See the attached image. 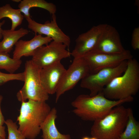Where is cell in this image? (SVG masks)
<instances>
[{
  "mask_svg": "<svg viewBox=\"0 0 139 139\" xmlns=\"http://www.w3.org/2000/svg\"><path fill=\"white\" fill-rule=\"evenodd\" d=\"M126 50L122 45L119 34L116 29L105 24L95 46L90 52L116 54L123 53Z\"/></svg>",
  "mask_w": 139,
  "mask_h": 139,
  "instance_id": "10",
  "label": "cell"
},
{
  "mask_svg": "<svg viewBox=\"0 0 139 139\" xmlns=\"http://www.w3.org/2000/svg\"><path fill=\"white\" fill-rule=\"evenodd\" d=\"M24 72L11 74L6 73L0 71V86L11 81L16 80L24 81Z\"/></svg>",
  "mask_w": 139,
  "mask_h": 139,
  "instance_id": "22",
  "label": "cell"
},
{
  "mask_svg": "<svg viewBox=\"0 0 139 139\" xmlns=\"http://www.w3.org/2000/svg\"><path fill=\"white\" fill-rule=\"evenodd\" d=\"M127 60L116 67L105 68L95 73L89 74L81 80V87L88 90L90 96L97 95L102 92L113 79L123 74L126 68Z\"/></svg>",
  "mask_w": 139,
  "mask_h": 139,
  "instance_id": "6",
  "label": "cell"
},
{
  "mask_svg": "<svg viewBox=\"0 0 139 139\" xmlns=\"http://www.w3.org/2000/svg\"><path fill=\"white\" fill-rule=\"evenodd\" d=\"M8 132V139H25V137L18 129V127L16 123L12 119H8L5 121Z\"/></svg>",
  "mask_w": 139,
  "mask_h": 139,
  "instance_id": "21",
  "label": "cell"
},
{
  "mask_svg": "<svg viewBox=\"0 0 139 139\" xmlns=\"http://www.w3.org/2000/svg\"><path fill=\"white\" fill-rule=\"evenodd\" d=\"M51 18L50 22L47 21L44 24L37 22L32 20L31 17L28 18L26 19L28 28L35 34L45 35L51 38L53 41L64 44L68 48L71 42L70 37L58 27L55 14L52 15Z\"/></svg>",
  "mask_w": 139,
  "mask_h": 139,
  "instance_id": "11",
  "label": "cell"
},
{
  "mask_svg": "<svg viewBox=\"0 0 139 139\" xmlns=\"http://www.w3.org/2000/svg\"><path fill=\"white\" fill-rule=\"evenodd\" d=\"M3 99V97L0 95V126H3L5 121L4 117L2 114L1 109V103Z\"/></svg>",
  "mask_w": 139,
  "mask_h": 139,
  "instance_id": "24",
  "label": "cell"
},
{
  "mask_svg": "<svg viewBox=\"0 0 139 139\" xmlns=\"http://www.w3.org/2000/svg\"><path fill=\"white\" fill-rule=\"evenodd\" d=\"M17 120L18 129L28 139H34L39 134L40 126L51 108L46 101L29 100L21 102Z\"/></svg>",
  "mask_w": 139,
  "mask_h": 139,
  "instance_id": "3",
  "label": "cell"
},
{
  "mask_svg": "<svg viewBox=\"0 0 139 139\" xmlns=\"http://www.w3.org/2000/svg\"><path fill=\"white\" fill-rule=\"evenodd\" d=\"M120 105L113 108L101 119L94 121L91 129L92 137L98 139H119L128 117L129 108Z\"/></svg>",
  "mask_w": 139,
  "mask_h": 139,
  "instance_id": "4",
  "label": "cell"
},
{
  "mask_svg": "<svg viewBox=\"0 0 139 139\" xmlns=\"http://www.w3.org/2000/svg\"><path fill=\"white\" fill-rule=\"evenodd\" d=\"M132 47L135 50L139 49V27L135 28L132 35L131 42Z\"/></svg>",
  "mask_w": 139,
  "mask_h": 139,
  "instance_id": "23",
  "label": "cell"
},
{
  "mask_svg": "<svg viewBox=\"0 0 139 139\" xmlns=\"http://www.w3.org/2000/svg\"><path fill=\"white\" fill-rule=\"evenodd\" d=\"M19 9L24 14L26 19L30 17L29 12L32 8L39 7L46 10L51 14H55L57 10L56 6L53 3L44 0H23L19 4Z\"/></svg>",
  "mask_w": 139,
  "mask_h": 139,
  "instance_id": "17",
  "label": "cell"
},
{
  "mask_svg": "<svg viewBox=\"0 0 139 139\" xmlns=\"http://www.w3.org/2000/svg\"><path fill=\"white\" fill-rule=\"evenodd\" d=\"M90 74L89 66L83 57L74 58L66 70L56 92V102L65 92L72 89L80 80Z\"/></svg>",
  "mask_w": 139,
  "mask_h": 139,
  "instance_id": "8",
  "label": "cell"
},
{
  "mask_svg": "<svg viewBox=\"0 0 139 139\" xmlns=\"http://www.w3.org/2000/svg\"><path fill=\"white\" fill-rule=\"evenodd\" d=\"M22 62L21 59L11 58L8 53H0V69L4 70L10 74H14Z\"/></svg>",
  "mask_w": 139,
  "mask_h": 139,
  "instance_id": "20",
  "label": "cell"
},
{
  "mask_svg": "<svg viewBox=\"0 0 139 139\" xmlns=\"http://www.w3.org/2000/svg\"><path fill=\"white\" fill-rule=\"evenodd\" d=\"M24 84L16 94L18 100L21 102L27 100L46 101L49 94L43 88L41 82V69L31 60L26 61L25 65Z\"/></svg>",
  "mask_w": 139,
  "mask_h": 139,
  "instance_id": "5",
  "label": "cell"
},
{
  "mask_svg": "<svg viewBox=\"0 0 139 139\" xmlns=\"http://www.w3.org/2000/svg\"><path fill=\"white\" fill-rule=\"evenodd\" d=\"M52 41V39L50 37L37 34L29 40H19L15 45L13 58L21 59L23 56H32L38 48L48 45Z\"/></svg>",
  "mask_w": 139,
  "mask_h": 139,
  "instance_id": "14",
  "label": "cell"
},
{
  "mask_svg": "<svg viewBox=\"0 0 139 139\" xmlns=\"http://www.w3.org/2000/svg\"><path fill=\"white\" fill-rule=\"evenodd\" d=\"M82 57L89 66L90 74H94L105 68L116 67L133 56L130 50H126L123 53L116 54L90 52Z\"/></svg>",
  "mask_w": 139,
  "mask_h": 139,
  "instance_id": "9",
  "label": "cell"
},
{
  "mask_svg": "<svg viewBox=\"0 0 139 139\" xmlns=\"http://www.w3.org/2000/svg\"><path fill=\"white\" fill-rule=\"evenodd\" d=\"M105 24L94 26L87 31L79 35L71 55L74 58L81 57L95 47L101 34Z\"/></svg>",
  "mask_w": 139,
  "mask_h": 139,
  "instance_id": "12",
  "label": "cell"
},
{
  "mask_svg": "<svg viewBox=\"0 0 139 139\" xmlns=\"http://www.w3.org/2000/svg\"><path fill=\"white\" fill-rule=\"evenodd\" d=\"M132 109L129 108L128 119L119 139H139V123L135 118Z\"/></svg>",
  "mask_w": 139,
  "mask_h": 139,
  "instance_id": "19",
  "label": "cell"
},
{
  "mask_svg": "<svg viewBox=\"0 0 139 139\" xmlns=\"http://www.w3.org/2000/svg\"><path fill=\"white\" fill-rule=\"evenodd\" d=\"M131 97L124 99L112 100L106 98L102 92L93 96L85 94L78 95L71 103L73 113L82 120L94 121L101 119L115 107L131 102Z\"/></svg>",
  "mask_w": 139,
  "mask_h": 139,
  "instance_id": "1",
  "label": "cell"
},
{
  "mask_svg": "<svg viewBox=\"0 0 139 139\" xmlns=\"http://www.w3.org/2000/svg\"><path fill=\"white\" fill-rule=\"evenodd\" d=\"M57 112L55 107L51 109L41 124L40 128L43 139H71L69 135L62 134L58 130L55 124Z\"/></svg>",
  "mask_w": 139,
  "mask_h": 139,
  "instance_id": "15",
  "label": "cell"
},
{
  "mask_svg": "<svg viewBox=\"0 0 139 139\" xmlns=\"http://www.w3.org/2000/svg\"><path fill=\"white\" fill-rule=\"evenodd\" d=\"M5 21L4 20L2 22L0 21V39H1L2 37V26L5 23Z\"/></svg>",
  "mask_w": 139,
  "mask_h": 139,
  "instance_id": "26",
  "label": "cell"
},
{
  "mask_svg": "<svg viewBox=\"0 0 139 139\" xmlns=\"http://www.w3.org/2000/svg\"><path fill=\"white\" fill-rule=\"evenodd\" d=\"M0 139H5L1 137H0Z\"/></svg>",
  "mask_w": 139,
  "mask_h": 139,
  "instance_id": "30",
  "label": "cell"
},
{
  "mask_svg": "<svg viewBox=\"0 0 139 139\" xmlns=\"http://www.w3.org/2000/svg\"><path fill=\"white\" fill-rule=\"evenodd\" d=\"M67 47L63 43L52 41L36 49L31 60L39 68H42L70 57L71 53L66 49Z\"/></svg>",
  "mask_w": 139,
  "mask_h": 139,
  "instance_id": "7",
  "label": "cell"
},
{
  "mask_svg": "<svg viewBox=\"0 0 139 139\" xmlns=\"http://www.w3.org/2000/svg\"><path fill=\"white\" fill-rule=\"evenodd\" d=\"M90 139H98L95 137H92L90 138Z\"/></svg>",
  "mask_w": 139,
  "mask_h": 139,
  "instance_id": "29",
  "label": "cell"
},
{
  "mask_svg": "<svg viewBox=\"0 0 139 139\" xmlns=\"http://www.w3.org/2000/svg\"><path fill=\"white\" fill-rule=\"evenodd\" d=\"M12 1H13V2H20L21 0H12Z\"/></svg>",
  "mask_w": 139,
  "mask_h": 139,
  "instance_id": "28",
  "label": "cell"
},
{
  "mask_svg": "<svg viewBox=\"0 0 139 139\" xmlns=\"http://www.w3.org/2000/svg\"><path fill=\"white\" fill-rule=\"evenodd\" d=\"M82 139H90V138L88 136H84Z\"/></svg>",
  "mask_w": 139,
  "mask_h": 139,
  "instance_id": "27",
  "label": "cell"
},
{
  "mask_svg": "<svg viewBox=\"0 0 139 139\" xmlns=\"http://www.w3.org/2000/svg\"><path fill=\"white\" fill-rule=\"evenodd\" d=\"M61 62L41 69L40 77L41 84L49 94L56 93L66 70Z\"/></svg>",
  "mask_w": 139,
  "mask_h": 139,
  "instance_id": "13",
  "label": "cell"
},
{
  "mask_svg": "<svg viewBox=\"0 0 139 139\" xmlns=\"http://www.w3.org/2000/svg\"><path fill=\"white\" fill-rule=\"evenodd\" d=\"M2 32L3 38L0 41V53L8 54L19 39L27 34L29 31L27 29L21 28L14 30L2 29Z\"/></svg>",
  "mask_w": 139,
  "mask_h": 139,
  "instance_id": "16",
  "label": "cell"
},
{
  "mask_svg": "<svg viewBox=\"0 0 139 139\" xmlns=\"http://www.w3.org/2000/svg\"><path fill=\"white\" fill-rule=\"evenodd\" d=\"M5 128V127L4 126H0V137L5 139L6 136Z\"/></svg>",
  "mask_w": 139,
  "mask_h": 139,
  "instance_id": "25",
  "label": "cell"
},
{
  "mask_svg": "<svg viewBox=\"0 0 139 139\" xmlns=\"http://www.w3.org/2000/svg\"><path fill=\"white\" fill-rule=\"evenodd\" d=\"M19 9L12 8L9 4L0 7V20L4 18H9L11 21L12 25L10 29L14 30L22 23L24 15Z\"/></svg>",
  "mask_w": 139,
  "mask_h": 139,
  "instance_id": "18",
  "label": "cell"
},
{
  "mask_svg": "<svg viewBox=\"0 0 139 139\" xmlns=\"http://www.w3.org/2000/svg\"><path fill=\"white\" fill-rule=\"evenodd\" d=\"M139 90V63L133 58L127 60L126 68L121 75L113 79L102 92L112 100L124 99L133 97Z\"/></svg>",
  "mask_w": 139,
  "mask_h": 139,
  "instance_id": "2",
  "label": "cell"
}]
</instances>
